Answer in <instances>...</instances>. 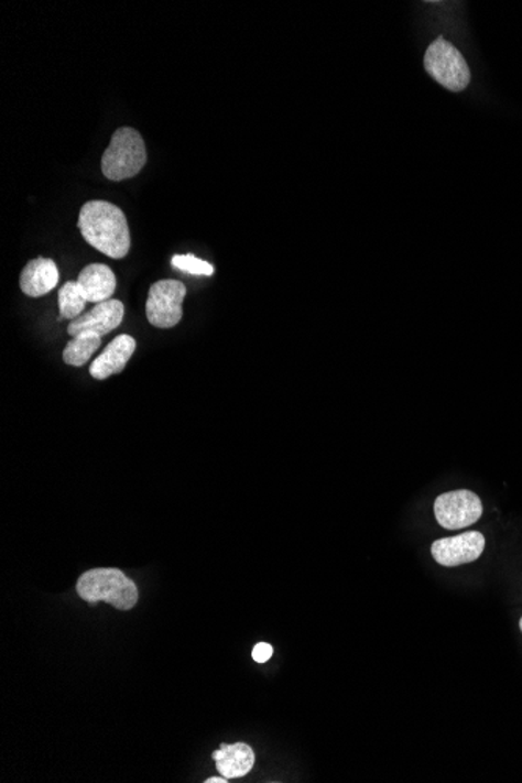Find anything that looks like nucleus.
<instances>
[{
    "label": "nucleus",
    "instance_id": "nucleus-10",
    "mask_svg": "<svg viewBox=\"0 0 522 783\" xmlns=\"http://www.w3.org/2000/svg\"><path fill=\"white\" fill-rule=\"evenodd\" d=\"M59 272L57 264L51 259L30 260L21 272L20 286L22 293L30 297L46 296L57 286Z\"/></svg>",
    "mask_w": 522,
    "mask_h": 783
},
{
    "label": "nucleus",
    "instance_id": "nucleus-13",
    "mask_svg": "<svg viewBox=\"0 0 522 783\" xmlns=\"http://www.w3.org/2000/svg\"><path fill=\"white\" fill-rule=\"evenodd\" d=\"M102 345V337L97 334H81L73 337L65 350H63V361L69 367H84L85 363L95 356L97 349Z\"/></svg>",
    "mask_w": 522,
    "mask_h": 783
},
{
    "label": "nucleus",
    "instance_id": "nucleus-7",
    "mask_svg": "<svg viewBox=\"0 0 522 783\" xmlns=\"http://www.w3.org/2000/svg\"><path fill=\"white\" fill-rule=\"evenodd\" d=\"M485 536L480 532H466L450 539L436 540L432 543L435 562L446 568L466 565L479 561L485 551Z\"/></svg>",
    "mask_w": 522,
    "mask_h": 783
},
{
    "label": "nucleus",
    "instance_id": "nucleus-2",
    "mask_svg": "<svg viewBox=\"0 0 522 783\" xmlns=\"http://www.w3.org/2000/svg\"><path fill=\"white\" fill-rule=\"evenodd\" d=\"M77 592L88 603L107 602L118 610L133 609L138 602L135 581L115 568H97L81 574Z\"/></svg>",
    "mask_w": 522,
    "mask_h": 783
},
{
    "label": "nucleus",
    "instance_id": "nucleus-8",
    "mask_svg": "<svg viewBox=\"0 0 522 783\" xmlns=\"http://www.w3.org/2000/svg\"><path fill=\"white\" fill-rule=\"evenodd\" d=\"M122 319H124V305H122V302L115 300L100 302L85 315L70 320L68 334L70 337H77V335L81 334H97L99 337H104V335L117 329Z\"/></svg>",
    "mask_w": 522,
    "mask_h": 783
},
{
    "label": "nucleus",
    "instance_id": "nucleus-4",
    "mask_svg": "<svg viewBox=\"0 0 522 783\" xmlns=\"http://www.w3.org/2000/svg\"><path fill=\"white\" fill-rule=\"evenodd\" d=\"M424 66L432 78L449 91H464L471 81V70L464 55L449 41L443 39L428 46Z\"/></svg>",
    "mask_w": 522,
    "mask_h": 783
},
{
    "label": "nucleus",
    "instance_id": "nucleus-16",
    "mask_svg": "<svg viewBox=\"0 0 522 783\" xmlns=\"http://www.w3.org/2000/svg\"><path fill=\"white\" fill-rule=\"evenodd\" d=\"M272 654H274V649H272L271 644L259 643L253 648L252 659L257 663H267L272 657Z\"/></svg>",
    "mask_w": 522,
    "mask_h": 783
},
{
    "label": "nucleus",
    "instance_id": "nucleus-14",
    "mask_svg": "<svg viewBox=\"0 0 522 783\" xmlns=\"http://www.w3.org/2000/svg\"><path fill=\"white\" fill-rule=\"evenodd\" d=\"M58 304H59V316L62 319H77L81 316L85 307H87V300H85L84 293H81L80 286L76 282H66L65 285L59 289L58 293Z\"/></svg>",
    "mask_w": 522,
    "mask_h": 783
},
{
    "label": "nucleus",
    "instance_id": "nucleus-18",
    "mask_svg": "<svg viewBox=\"0 0 522 783\" xmlns=\"http://www.w3.org/2000/svg\"><path fill=\"white\" fill-rule=\"evenodd\" d=\"M520 628L522 630V618L520 619Z\"/></svg>",
    "mask_w": 522,
    "mask_h": 783
},
{
    "label": "nucleus",
    "instance_id": "nucleus-6",
    "mask_svg": "<svg viewBox=\"0 0 522 783\" xmlns=\"http://www.w3.org/2000/svg\"><path fill=\"white\" fill-rule=\"evenodd\" d=\"M436 521L447 531H460L482 518L483 505L479 496L468 490L449 491L438 496L434 503Z\"/></svg>",
    "mask_w": 522,
    "mask_h": 783
},
{
    "label": "nucleus",
    "instance_id": "nucleus-5",
    "mask_svg": "<svg viewBox=\"0 0 522 783\" xmlns=\"http://www.w3.org/2000/svg\"><path fill=\"white\" fill-rule=\"evenodd\" d=\"M186 289L184 283L178 281H160L149 290L148 302H145V316L149 323L159 329H171L181 323L184 316V304Z\"/></svg>",
    "mask_w": 522,
    "mask_h": 783
},
{
    "label": "nucleus",
    "instance_id": "nucleus-3",
    "mask_svg": "<svg viewBox=\"0 0 522 783\" xmlns=\"http://www.w3.org/2000/svg\"><path fill=\"white\" fill-rule=\"evenodd\" d=\"M148 162L143 137L135 129L121 127L115 132L102 155V173L108 181L135 177Z\"/></svg>",
    "mask_w": 522,
    "mask_h": 783
},
{
    "label": "nucleus",
    "instance_id": "nucleus-15",
    "mask_svg": "<svg viewBox=\"0 0 522 783\" xmlns=\"http://www.w3.org/2000/svg\"><path fill=\"white\" fill-rule=\"evenodd\" d=\"M173 264L178 270L194 275H211L215 272V268L210 263L194 255H175Z\"/></svg>",
    "mask_w": 522,
    "mask_h": 783
},
{
    "label": "nucleus",
    "instance_id": "nucleus-9",
    "mask_svg": "<svg viewBox=\"0 0 522 783\" xmlns=\"http://www.w3.org/2000/svg\"><path fill=\"white\" fill-rule=\"evenodd\" d=\"M137 341L130 335H119L106 350L93 361L89 374L96 380H106L110 376L124 371L126 365L135 354Z\"/></svg>",
    "mask_w": 522,
    "mask_h": 783
},
{
    "label": "nucleus",
    "instance_id": "nucleus-11",
    "mask_svg": "<svg viewBox=\"0 0 522 783\" xmlns=\"http://www.w3.org/2000/svg\"><path fill=\"white\" fill-rule=\"evenodd\" d=\"M85 300L91 304L110 301L117 290V278L107 264H88L77 279Z\"/></svg>",
    "mask_w": 522,
    "mask_h": 783
},
{
    "label": "nucleus",
    "instance_id": "nucleus-1",
    "mask_svg": "<svg viewBox=\"0 0 522 783\" xmlns=\"http://www.w3.org/2000/svg\"><path fill=\"white\" fill-rule=\"evenodd\" d=\"M78 230L85 241L110 259H124L130 251L129 224L117 205L89 200L78 215Z\"/></svg>",
    "mask_w": 522,
    "mask_h": 783
},
{
    "label": "nucleus",
    "instance_id": "nucleus-12",
    "mask_svg": "<svg viewBox=\"0 0 522 783\" xmlns=\"http://www.w3.org/2000/svg\"><path fill=\"white\" fill-rule=\"evenodd\" d=\"M211 757L219 773L226 779L244 777L255 764V754L251 746L246 743L221 744L219 751H215Z\"/></svg>",
    "mask_w": 522,
    "mask_h": 783
},
{
    "label": "nucleus",
    "instance_id": "nucleus-17",
    "mask_svg": "<svg viewBox=\"0 0 522 783\" xmlns=\"http://www.w3.org/2000/svg\"><path fill=\"white\" fill-rule=\"evenodd\" d=\"M205 782H207V783H227V782H229V781H227V779L224 777V775H221V777H211V779H208V781H205Z\"/></svg>",
    "mask_w": 522,
    "mask_h": 783
}]
</instances>
